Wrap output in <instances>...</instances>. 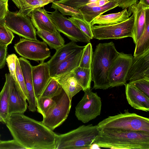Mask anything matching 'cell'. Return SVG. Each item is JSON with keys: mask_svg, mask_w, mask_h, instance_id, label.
<instances>
[{"mask_svg": "<svg viewBox=\"0 0 149 149\" xmlns=\"http://www.w3.org/2000/svg\"><path fill=\"white\" fill-rule=\"evenodd\" d=\"M118 6V4L117 3L111 1L102 6L91 7L86 5L81 7L79 10L83 19L91 24L97 17Z\"/></svg>", "mask_w": 149, "mask_h": 149, "instance_id": "obj_23", "label": "cell"}, {"mask_svg": "<svg viewBox=\"0 0 149 149\" xmlns=\"http://www.w3.org/2000/svg\"><path fill=\"white\" fill-rule=\"evenodd\" d=\"M14 139L25 149H56L57 134L23 113L9 115L6 123Z\"/></svg>", "mask_w": 149, "mask_h": 149, "instance_id": "obj_1", "label": "cell"}, {"mask_svg": "<svg viewBox=\"0 0 149 149\" xmlns=\"http://www.w3.org/2000/svg\"><path fill=\"white\" fill-rule=\"evenodd\" d=\"M19 61L23 74L25 86L28 96L29 110L34 112L37 109L36 99L33 87L32 68V66L29 61L23 57H20Z\"/></svg>", "mask_w": 149, "mask_h": 149, "instance_id": "obj_16", "label": "cell"}, {"mask_svg": "<svg viewBox=\"0 0 149 149\" xmlns=\"http://www.w3.org/2000/svg\"><path fill=\"white\" fill-rule=\"evenodd\" d=\"M82 48L74 52L58 65L49 69L51 77L58 76L73 71L79 66L84 49Z\"/></svg>", "mask_w": 149, "mask_h": 149, "instance_id": "obj_18", "label": "cell"}, {"mask_svg": "<svg viewBox=\"0 0 149 149\" xmlns=\"http://www.w3.org/2000/svg\"><path fill=\"white\" fill-rule=\"evenodd\" d=\"M53 77L58 82L71 101L74 95L82 90L73 71Z\"/></svg>", "mask_w": 149, "mask_h": 149, "instance_id": "obj_21", "label": "cell"}, {"mask_svg": "<svg viewBox=\"0 0 149 149\" xmlns=\"http://www.w3.org/2000/svg\"><path fill=\"white\" fill-rule=\"evenodd\" d=\"M48 15L56 30L71 41L90 43V39L75 24L58 10L49 12Z\"/></svg>", "mask_w": 149, "mask_h": 149, "instance_id": "obj_11", "label": "cell"}, {"mask_svg": "<svg viewBox=\"0 0 149 149\" xmlns=\"http://www.w3.org/2000/svg\"><path fill=\"white\" fill-rule=\"evenodd\" d=\"M110 1L108 0H95L89 2L86 5L91 7H101L106 5Z\"/></svg>", "mask_w": 149, "mask_h": 149, "instance_id": "obj_43", "label": "cell"}, {"mask_svg": "<svg viewBox=\"0 0 149 149\" xmlns=\"http://www.w3.org/2000/svg\"><path fill=\"white\" fill-rule=\"evenodd\" d=\"M8 10V1L0 0V17L3 19Z\"/></svg>", "mask_w": 149, "mask_h": 149, "instance_id": "obj_42", "label": "cell"}, {"mask_svg": "<svg viewBox=\"0 0 149 149\" xmlns=\"http://www.w3.org/2000/svg\"><path fill=\"white\" fill-rule=\"evenodd\" d=\"M52 98L55 103L43 117L41 122L53 131L67 119L71 107V101L62 88Z\"/></svg>", "mask_w": 149, "mask_h": 149, "instance_id": "obj_6", "label": "cell"}, {"mask_svg": "<svg viewBox=\"0 0 149 149\" xmlns=\"http://www.w3.org/2000/svg\"><path fill=\"white\" fill-rule=\"evenodd\" d=\"M25 149L14 139L0 141V149Z\"/></svg>", "mask_w": 149, "mask_h": 149, "instance_id": "obj_40", "label": "cell"}, {"mask_svg": "<svg viewBox=\"0 0 149 149\" xmlns=\"http://www.w3.org/2000/svg\"><path fill=\"white\" fill-rule=\"evenodd\" d=\"M83 47L79 46L76 42L71 41L56 50L54 54L47 62L49 69L56 66L75 51Z\"/></svg>", "mask_w": 149, "mask_h": 149, "instance_id": "obj_22", "label": "cell"}, {"mask_svg": "<svg viewBox=\"0 0 149 149\" xmlns=\"http://www.w3.org/2000/svg\"><path fill=\"white\" fill-rule=\"evenodd\" d=\"M133 56L131 54L119 52L109 69L108 79L110 87L126 84V78L131 65Z\"/></svg>", "mask_w": 149, "mask_h": 149, "instance_id": "obj_12", "label": "cell"}, {"mask_svg": "<svg viewBox=\"0 0 149 149\" xmlns=\"http://www.w3.org/2000/svg\"><path fill=\"white\" fill-rule=\"evenodd\" d=\"M17 57L15 54L8 55L6 58V61L8 68L10 74L16 81L15 71L16 68V60Z\"/></svg>", "mask_w": 149, "mask_h": 149, "instance_id": "obj_39", "label": "cell"}, {"mask_svg": "<svg viewBox=\"0 0 149 149\" xmlns=\"http://www.w3.org/2000/svg\"><path fill=\"white\" fill-rule=\"evenodd\" d=\"M68 19L86 34L91 40L93 38L91 23L83 19L74 17H68Z\"/></svg>", "mask_w": 149, "mask_h": 149, "instance_id": "obj_35", "label": "cell"}, {"mask_svg": "<svg viewBox=\"0 0 149 149\" xmlns=\"http://www.w3.org/2000/svg\"><path fill=\"white\" fill-rule=\"evenodd\" d=\"M146 8H147L139 1L134 3L128 8L127 11L129 16L132 14H133L134 16L132 38L135 44L142 34L144 29Z\"/></svg>", "mask_w": 149, "mask_h": 149, "instance_id": "obj_17", "label": "cell"}, {"mask_svg": "<svg viewBox=\"0 0 149 149\" xmlns=\"http://www.w3.org/2000/svg\"><path fill=\"white\" fill-rule=\"evenodd\" d=\"M62 88L58 82L54 78L51 77L40 97L52 98L59 92Z\"/></svg>", "mask_w": 149, "mask_h": 149, "instance_id": "obj_33", "label": "cell"}, {"mask_svg": "<svg viewBox=\"0 0 149 149\" xmlns=\"http://www.w3.org/2000/svg\"><path fill=\"white\" fill-rule=\"evenodd\" d=\"M15 73L16 81L23 94L27 100L28 98V96L26 89L23 74L19 64V58H17L16 60Z\"/></svg>", "mask_w": 149, "mask_h": 149, "instance_id": "obj_36", "label": "cell"}, {"mask_svg": "<svg viewBox=\"0 0 149 149\" xmlns=\"http://www.w3.org/2000/svg\"><path fill=\"white\" fill-rule=\"evenodd\" d=\"M28 16L37 29H40L51 33H55L57 31L48 13L44 7L33 10Z\"/></svg>", "mask_w": 149, "mask_h": 149, "instance_id": "obj_20", "label": "cell"}, {"mask_svg": "<svg viewBox=\"0 0 149 149\" xmlns=\"http://www.w3.org/2000/svg\"><path fill=\"white\" fill-rule=\"evenodd\" d=\"M4 22L3 19L0 17V25H4Z\"/></svg>", "mask_w": 149, "mask_h": 149, "instance_id": "obj_45", "label": "cell"}, {"mask_svg": "<svg viewBox=\"0 0 149 149\" xmlns=\"http://www.w3.org/2000/svg\"><path fill=\"white\" fill-rule=\"evenodd\" d=\"M15 36L5 26L0 25V44L7 46L11 44Z\"/></svg>", "mask_w": 149, "mask_h": 149, "instance_id": "obj_37", "label": "cell"}, {"mask_svg": "<svg viewBox=\"0 0 149 149\" xmlns=\"http://www.w3.org/2000/svg\"><path fill=\"white\" fill-rule=\"evenodd\" d=\"M4 0V1H8V0Z\"/></svg>", "mask_w": 149, "mask_h": 149, "instance_id": "obj_49", "label": "cell"}, {"mask_svg": "<svg viewBox=\"0 0 149 149\" xmlns=\"http://www.w3.org/2000/svg\"><path fill=\"white\" fill-rule=\"evenodd\" d=\"M143 78L149 79V50L139 56L133 57L126 81L129 82Z\"/></svg>", "mask_w": 149, "mask_h": 149, "instance_id": "obj_14", "label": "cell"}, {"mask_svg": "<svg viewBox=\"0 0 149 149\" xmlns=\"http://www.w3.org/2000/svg\"><path fill=\"white\" fill-rule=\"evenodd\" d=\"M98 130L138 131L149 132V119L128 109L124 113L109 116L97 125Z\"/></svg>", "mask_w": 149, "mask_h": 149, "instance_id": "obj_5", "label": "cell"}, {"mask_svg": "<svg viewBox=\"0 0 149 149\" xmlns=\"http://www.w3.org/2000/svg\"><path fill=\"white\" fill-rule=\"evenodd\" d=\"M129 18L127 10L125 8L118 13L99 15L93 20L91 24L100 26L113 25L124 22Z\"/></svg>", "mask_w": 149, "mask_h": 149, "instance_id": "obj_24", "label": "cell"}, {"mask_svg": "<svg viewBox=\"0 0 149 149\" xmlns=\"http://www.w3.org/2000/svg\"><path fill=\"white\" fill-rule=\"evenodd\" d=\"M99 132L97 125H82L62 134H57L56 149H91Z\"/></svg>", "mask_w": 149, "mask_h": 149, "instance_id": "obj_4", "label": "cell"}, {"mask_svg": "<svg viewBox=\"0 0 149 149\" xmlns=\"http://www.w3.org/2000/svg\"><path fill=\"white\" fill-rule=\"evenodd\" d=\"M51 8L55 10H58L63 15H69L83 19V16L79 9L67 5L52 2Z\"/></svg>", "mask_w": 149, "mask_h": 149, "instance_id": "obj_31", "label": "cell"}, {"mask_svg": "<svg viewBox=\"0 0 149 149\" xmlns=\"http://www.w3.org/2000/svg\"><path fill=\"white\" fill-rule=\"evenodd\" d=\"M139 2L146 7L149 8V0H139Z\"/></svg>", "mask_w": 149, "mask_h": 149, "instance_id": "obj_44", "label": "cell"}, {"mask_svg": "<svg viewBox=\"0 0 149 149\" xmlns=\"http://www.w3.org/2000/svg\"><path fill=\"white\" fill-rule=\"evenodd\" d=\"M7 53V46L0 44V69L5 65Z\"/></svg>", "mask_w": 149, "mask_h": 149, "instance_id": "obj_41", "label": "cell"}, {"mask_svg": "<svg viewBox=\"0 0 149 149\" xmlns=\"http://www.w3.org/2000/svg\"><path fill=\"white\" fill-rule=\"evenodd\" d=\"M119 53L112 42L100 43L97 45L93 53L91 68L93 88L105 90L110 87L109 71Z\"/></svg>", "mask_w": 149, "mask_h": 149, "instance_id": "obj_3", "label": "cell"}, {"mask_svg": "<svg viewBox=\"0 0 149 149\" xmlns=\"http://www.w3.org/2000/svg\"><path fill=\"white\" fill-rule=\"evenodd\" d=\"M10 74H5L6 81L0 92V115L3 119L5 124L9 117L8 113V100L9 94Z\"/></svg>", "mask_w": 149, "mask_h": 149, "instance_id": "obj_28", "label": "cell"}, {"mask_svg": "<svg viewBox=\"0 0 149 149\" xmlns=\"http://www.w3.org/2000/svg\"><path fill=\"white\" fill-rule=\"evenodd\" d=\"M0 122L3 123L5 124V121L2 117L0 115Z\"/></svg>", "mask_w": 149, "mask_h": 149, "instance_id": "obj_46", "label": "cell"}, {"mask_svg": "<svg viewBox=\"0 0 149 149\" xmlns=\"http://www.w3.org/2000/svg\"><path fill=\"white\" fill-rule=\"evenodd\" d=\"M37 110L38 112L45 116L49 109L54 104L55 101L53 98L40 97L36 99Z\"/></svg>", "mask_w": 149, "mask_h": 149, "instance_id": "obj_32", "label": "cell"}, {"mask_svg": "<svg viewBox=\"0 0 149 149\" xmlns=\"http://www.w3.org/2000/svg\"><path fill=\"white\" fill-rule=\"evenodd\" d=\"M37 30V34L49 46L51 49L56 50L65 45L64 40L58 31L51 33L40 29Z\"/></svg>", "mask_w": 149, "mask_h": 149, "instance_id": "obj_26", "label": "cell"}, {"mask_svg": "<svg viewBox=\"0 0 149 149\" xmlns=\"http://www.w3.org/2000/svg\"><path fill=\"white\" fill-rule=\"evenodd\" d=\"M84 92L83 97L75 107V114L79 120L86 123L100 115L102 102L97 93L90 89Z\"/></svg>", "mask_w": 149, "mask_h": 149, "instance_id": "obj_9", "label": "cell"}, {"mask_svg": "<svg viewBox=\"0 0 149 149\" xmlns=\"http://www.w3.org/2000/svg\"><path fill=\"white\" fill-rule=\"evenodd\" d=\"M19 10L18 13L28 15L33 10L43 7L52 2V0H12Z\"/></svg>", "mask_w": 149, "mask_h": 149, "instance_id": "obj_27", "label": "cell"}, {"mask_svg": "<svg viewBox=\"0 0 149 149\" xmlns=\"http://www.w3.org/2000/svg\"><path fill=\"white\" fill-rule=\"evenodd\" d=\"M1 134H0V141L1 140Z\"/></svg>", "mask_w": 149, "mask_h": 149, "instance_id": "obj_48", "label": "cell"}, {"mask_svg": "<svg viewBox=\"0 0 149 149\" xmlns=\"http://www.w3.org/2000/svg\"><path fill=\"white\" fill-rule=\"evenodd\" d=\"M93 53L92 45L90 42L88 43L84 49L79 67L91 68Z\"/></svg>", "mask_w": 149, "mask_h": 149, "instance_id": "obj_34", "label": "cell"}, {"mask_svg": "<svg viewBox=\"0 0 149 149\" xmlns=\"http://www.w3.org/2000/svg\"><path fill=\"white\" fill-rule=\"evenodd\" d=\"M95 0H67L68 3L70 6L79 9L81 7L86 5L90 1ZM117 3L118 7L123 9L127 8L137 2V0H108Z\"/></svg>", "mask_w": 149, "mask_h": 149, "instance_id": "obj_30", "label": "cell"}, {"mask_svg": "<svg viewBox=\"0 0 149 149\" xmlns=\"http://www.w3.org/2000/svg\"><path fill=\"white\" fill-rule=\"evenodd\" d=\"M32 73L34 93L37 99L40 97L51 77L47 62L32 66Z\"/></svg>", "mask_w": 149, "mask_h": 149, "instance_id": "obj_15", "label": "cell"}, {"mask_svg": "<svg viewBox=\"0 0 149 149\" xmlns=\"http://www.w3.org/2000/svg\"><path fill=\"white\" fill-rule=\"evenodd\" d=\"M134 16L133 14L127 20L113 25H91L93 38L99 40L120 39L133 36Z\"/></svg>", "mask_w": 149, "mask_h": 149, "instance_id": "obj_7", "label": "cell"}, {"mask_svg": "<svg viewBox=\"0 0 149 149\" xmlns=\"http://www.w3.org/2000/svg\"><path fill=\"white\" fill-rule=\"evenodd\" d=\"M58 0H52V2H54V1H58Z\"/></svg>", "mask_w": 149, "mask_h": 149, "instance_id": "obj_47", "label": "cell"}, {"mask_svg": "<svg viewBox=\"0 0 149 149\" xmlns=\"http://www.w3.org/2000/svg\"><path fill=\"white\" fill-rule=\"evenodd\" d=\"M125 86L126 99L129 104L134 109L149 111V97L128 83Z\"/></svg>", "mask_w": 149, "mask_h": 149, "instance_id": "obj_19", "label": "cell"}, {"mask_svg": "<svg viewBox=\"0 0 149 149\" xmlns=\"http://www.w3.org/2000/svg\"><path fill=\"white\" fill-rule=\"evenodd\" d=\"M9 94L8 113L9 115L14 113H23L28 107L26 99L18 85L10 74Z\"/></svg>", "mask_w": 149, "mask_h": 149, "instance_id": "obj_13", "label": "cell"}, {"mask_svg": "<svg viewBox=\"0 0 149 149\" xmlns=\"http://www.w3.org/2000/svg\"><path fill=\"white\" fill-rule=\"evenodd\" d=\"M14 48L22 57L41 63L51 56L49 49L44 41L23 38L15 45Z\"/></svg>", "mask_w": 149, "mask_h": 149, "instance_id": "obj_10", "label": "cell"}, {"mask_svg": "<svg viewBox=\"0 0 149 149\" xmlns=\"http://www.w3.org/2000/svg\"><path fill=\"white\" fill-rule=\"evenodd\" d=\"M73 72L75 78L83 91L90 89L92 81L91 68H82L78 66Z\"/></svg>", "mask_w": 149, "mask_h": 149, "instance_id": "obj_29", "label": "cell"}, {"mask_svg": "<svg viewBox=\"0 0 149 149\" xmlns=\"http://www.w3.org/2000/svg\"><path fill=\"white\" fill-rule=\"evenodd\" d=\"M92 144L111 149H149V132L138 131L102 130Z\"/></svg>", "mask_w": 149, "mask_h": 149, "instance_id": "obj_2", "label": "cell"}, {"mask_svg": "<svg viewBox=\"0 0 149 149\" xmlns=\"http://www.w3.org/2000/svg\"><path fill=\"white\" fill-rule=\"evenodd\" d=\"M149 97V79L143 78L128 83Z\"/></svg>", "mask_w": 149, "mask_h": 149, "instance_id": "obj_38", "label": "cell"}, {"mask_svg": "<svg viewBox=\"0 0 149 149\" xmlns=\"http://www.w3.org/2000/svg\"><path fill=\"white\" fill-rule=\"evenodd\" d=\"M134 57L139 56L149 50V8L145 10V26L143 33L135 44Z\"/></svg>", "mask_w": 149, "mask_h": 149, "instance_id": "obj_25", "label": "cell"}, {"mask_svg": "<svg viewBox=\"0 0 149 149\" xmlns=\"http://www.w3.org/2000/svg\"><path fill=\"white\" fill-rule=\"evenodd\" d=\"M3 20L5 26L13 33L26 39L38 40L36 28L27 15L8 10Z\"/></svg>", "mask_w": 149, "mask_h": 149, "instance_id": "obj_8", "label": "cell"}]
</instances>
